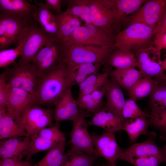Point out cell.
<instances>
[{
    "instance_id": "cell-1",
    "label": "cell",
    "mask_w": 166,
    "mask_h": 166,
    "mask_svg": "<svg viewBox=\"0 0 166 166\" xmlns=\"http://www.w3.org/2000/svg\"><path fill=\"white\" fill-rule=\"evenodd\" d=\"M72 87L67 65L63 61L40 78L35 94L37 105L55 106L68 89Z\"/></svg>"
},
{
    "instance_id": "cell-2",
    "label": "cell",
    "mask_w": 166,
    "mask_h": 166,
    "mask_svg": "<svg viewBox=\"0 0 166 166\" xmlns=\"http://www.w3.org/2000/svg\"><path fill=\"white\" fill-rule=\"evenodd\" d=\"M63 61L67 65L105 63L113 51V46L72 44L66 46Z\"/></svg>"
},
{
    "instance_id": "cell-3",
    "label": "cell",
    "mask_w": 166,
    "mask_h": 166,
    "mask_svg": "<svg viewBox=\"0 0 166 166\" xmlns=\"http://www.w3.org/2000/svg\"><path fill=\"white\" fill-rule=\"evenodd\" d=\"M154 30L140 23L128 26L114 37L113 46L116 49L134 51L151 45Z\"/></svg>"
},
{
    "instance_id": "cell-4",
    "label": "cell",
    "mask_w": 166,
    "mask_h": 166,
    "mask_svg": "<svg viewBox=\"0 0 166 166\" xmlns=\"http://www.w3.org/2000/svg\"><path fill=\"white\" fill-rule=\"evenodd\" d=\"M36 22L29 25L22 34L23 44L20 58L17 63L18 65L31 63L36 54L42 48L51 41L57 39L43 31Z\"/></svg>"
},
{
    "instance_id": "cell-5",
    "label": "cell",
    "mask_w": 166,
    "mask_h": 166,
    "mask_svg": "<svg viewBox=\"0 0 166 166\" xmlns=\"http://www.w3.org/2000/svg\"><path fill=\"white\" fill-rule=\"evenodd\" d=\"M92 23L114 37L113 32L117 13L115 0H88Z\"/></svg>"
},
{
    "instance_id": "cell-6",
    "label": "cell",
    "mask_w": 166,
    "mask_h": 166,
    "mask_svg": "<svg viewBox=\"0 0 166 166\" xmlns=\"http://www.w3.org/2000/svg\"><path fill=\"white\" fill-rule=\"evenodd\" d=\"M7 74V82L10 88L22 89L35 94L40 77L35 67L31 63L19 65L14 64V67L5 68Z\"/></svg>"
},
{
    "instance_id": "cell-7",
    "label": "cell",
    "mask_w": 166,
    "mask_h": 166,
    "mask_svg": "<svg viewBox=\"0 0 166 166\" xmlns=\"http://www.w3.org/2000/svg\"><path fill=\"white\" fill-rule=\"evenodd\" d=\"M65 45L58 39L49 42L36 54L32 63L40 78L54 66L63 61Z\"/></svg>"
},
{
    "instance_id": "cell-8",
    "label": "cell",
    "mask_w": 166,
    "mask_h": 166,
    "mask_svg": "<svg viewBox=\"0 0 166 166\" xmlns=\"http://www.w3.org/2000/svg\"><path fill=\"white\" fill-rule=\"evenodd\" d=\"M54 113V109H44L36 105L28 109L16 122L29 136L47 127L53 126Z\"/></svg>"
},
{
    "instance_id": "cell-9",
    "label": "cell",
    "mask_w": 166,
    "mask_h": 166,
    "mask_svg": "<svg viewBox=\"0 0 166 166\" xmlns=\"http://www.w3.org/2000/svg\"><path fill=\"white\" fill-rule=\"evenodd\" d=\"M134 52L137 61V67L144 77H154L158 82H166V74L160 65V56L155 46L151 45Z\"/></svg>"
},
{
    "instance_id": "cell-10",
    "label": "cell",
    "mask_w": 166,
    "mask_h": 166,
    "mask_svg": "<svg viewBox=\"0 0 166 166\" xmlns=\"http://www.w3.org/2000/svg\"><path fill=\"white\" fill-rule=\"evenodd\" d=\"M166 13V0H147L136 12L123 20L128 22V26L140 23L155 30Z\"/></svg>"
},
{
    "instance_id": "cell-11",
    "label": "cell",
    "mask_w": 166,
    "mask_h": 166,
    "mask_svg": "<svg viewBox=\"0 0 166 166\" xmlns=\"http://www.w3.org/2000/svg\"><path fill=\"white\" fill-rule=\"evenodd\" d=\"M59 122L56 121L52 126L29 136L30 143L28 152L25 157L26 161L37 153L49 151L65 139V134L59 129Z\"/></svg>"
},
{
    "instance_id": "cell-12",
    "label": "cell",
    "mask_w": 166,
    "mask_h": 166,
    "mask_svg": "<svg viewBox=\"0 0 166 166\" xmlns=\"http://www.w3.org/2000/svg\"><path fill=\"white\" fill-rule=\"evenodd\" d=\"M114 37L92 24L85 25L77 29L64 44L113 46Z\"/></svg>"
},
{
    "instance_id": "cell-13",
    "label": "cell",
    "mask_w": 166,
    "mask_h": 166,
    "mask_svg": "<svg viewBox=\"0 0 166 166\" xmlns=\"http://www.w3.org/2000/svg\"><path fill=\"white\" fill-rule=\"evenodd\" d=\"M86 114L82 112L73 121L69 143L70 149L83 152L88 155H94L95 149L92 139L88 130V124L85 119Z\"/></svg>"
},
{
    "instance_id": "cell-14",
    "label": "cell",
    "mask_w": 166,
    "mask_h": 166,
    "mask_svg": "<svg viewBox=\"0 0 166 166\" xmlns=\"http://www.w3.org/2000/svg\"><path fill=\"white\" fill-rule=\"evenodd\" d=\"M95 149L94 155L105 159L108 163L116 166L119 155L124 150L118 145L115 133L106 132L101 135L95 133L91 135Z\"/></svg>"
},
{
    "instance_id": "cell-15",
    "label": "cell",
    "mask_w": 166,
    "mask_h": 166,
    "mask_svg": "<svg viewBox=\"0 0 166 166\" xmlns=\"http://www.w3.org/2000/svg\"><path fill=\"white\" fill-rule=\"evenodd\" d=\"M37 105L35 95L22 89L10 88L6 108L8 114L17 121L26 111Z\"/></svg>"
},
{
    "instance_id": "cell-16",
    "label": "cell",
    "mask_w": 166,
    "mask_h": 166,
    "mask_svg": "<svg viewBox=\"0 0 166 166\" xmlns=\"http://www.w3.org/2000/svg\"><path fill=\"white\" fill-rule=\"evenodd\" d=\"M37 9L25 0H0L2 13L28 23L36 22L34 18Z\"/></svg>"
},
{
    "instance_id": "cell-17",
    "label": "cell",
    "mask_w": 166,
    "mask_h": 166,
    "mask_svg": "<svg viewBox=\"0 0 166 166\" xmlns=\"http://www.w3.org/2000/svg\"><path fill=\"white\" fill-rule=\"evenodd\" d=\"M30 143V139L29 136L0 140L1 159L22 160L28 152Z\"/></svg>"
},
{
    "instance_id": "cell-18",
    "label": "cell",
    "mask_w": 166,
    "mask_h": 166,
    "mask_svg": "<svg viewBox=\"0 0 166 166\" xmlns=\"http://www.w3.org/2000/svg\"><path fill=\"white\" fill-rule=\"evenodd\" d=\"M55 106L53 119L56 121H73L82 112L73 97L71 88L68 89Z\"/></svg>"
},
{
    "instance_id": "cell-19",
    "label": "cell",
    "mask_w": 166,
    "mask_h": 166,
    "mask_svg": "<svg viewBox=\"0 0 166 166\" xmlns=\"http://www.w3.org/2000/svg\"><path fill=\"white\" fill-rule=\"evenodd\" d=\"M106 106L121 120L123 126L125 122L122 115L126 100L120 86L110 78L106 85Z\"/></svg>"
},
{
    "instance_id": "cell-20",
    "label": "cell",
    "mask_w": 166,
    "mask_h": 166,
    "mask_svg": "<svg viewBox=\"0 0 166 166\" xmlns=\"http://www.w3.org/2000/svg\"><path fill=\"white\" fill-rule=\"evenodd\" d=\"M30 23L1 13L0 36L6 37L13 44L18 43L24 30Z\"/></svg>"
},
{
    "instance_id": "cell-21",
    "label": "cell",
    "mask_w": 166,
    "mask_h": 166,
    "mask_svg": "<svg viewBox=\"0 0 166 166\" xmlns=\"http://www.w3.org/2000/svg\"><path fill=\"white\" fill-rule=\"evenodd\" d=\"M87 122L88 125L98 126L106 132L115 133L122 129L123 124L120 119L106 106L95 113L93 118Z\"/></svg>"
},
{
    "instance_id": "cell-22",
    "label": "cell",
    "mask_w": 166,
    "mask_h": 166,
    "mask_svg": "<svg viewBox=\"0 0 166 166\" xmlns=\"http://www.w3.org/2000/svg\"><path fill=\"white\" fill-rule=\"evenodd\" d=\"M34 19L43 31L59 40V26L55 15L42 1L39 2Z\"/></svg>"
},
{
    "instance_id": "cell-23",
    "label": "cell",
    "mask_w": 166,
    "mask_h": 166,
    "mask_svg": "<svg viewBox=\"0 0 166 166\" xmlns=\"http://www.w3.org/2000/svg\"><path fill=\"white\" fill-rule=\"evenodd\" d=\"M123 154L132 157H143L155 156L166 162V156L163 151L158 147L154 140L149 138L143 142L135 143L124 150Z\"/></svg>"
},
{
    "instance_id": "cell-24",
    "label": "cell",
    "mask_w": 166,
    "mask_h": 166,
    "mask_svg": "<svg viewBox=\"0 0 166 166\" xmlns=\"http://www.w3.org/2000/svg\"><path fill=\"white\" fill-rule=\"evenodd\" d=\"M55 16L59 26V40L65 44L74 31L81 26V22L79 18L72 14L69 8Z\"/></svg>"
},
{
    "instance_id": "cell-25",
    "label": "cell",
    "mask_w": 166,
    "mask_h": 166,
    "mask_svg": "<svg viewBox=\"0 0 166 166\" xmlns=\"http://www.w3.org/2000/svg\"><path fill=\"white\" fill-rule=\"evenodd\" d=\"M109 76L120 87L128 91L143 76L134 67L108 70Z\"/></svg>"
},
{
    "instance_id": "cell-26",
    "label": "cell",
    "mask_w": 166,
    "mask_h": 166,
    "mask_svg": "<svg viewBox=\"0 0 166 166\" xmlns=\"http://www.w3.org/2000/svg\"><path fill=\"white\" fill-rule=\"evenodd\" d=\"M102 65L93 63L67 65L71 86L79 85L90 76L98 73Z\"/></svg>"
},
{
    "instance_id": "cell-27",
    "label": "cell",
    "mask_w": 166,
    "mask_h": 166,
    "mask_svg": "<svg viewBox=\"0 0 166 166\" xmlns=\"http://www.w3.org/2000/svg\"><path fill=\"white\" fill-rule=\"evenodd\" d=\"M106 63L117 69L135 68L138 65L134 52L118 49L112 53Z\"/></svg>"
},
{
    "instance_id": "cell-28",
    "label": "cell",
    "mask_w": 166,
    "mask_h": 166,
    "mask_svg": "<svg viewBox=\"0 0 166 166\" xmlns=\"http://www.w3.org/2000/svg\"><path fill=\"white\" fill-rule=\"evenodd\" d=\"M150 124L146 117H140L127 120L122 129L128 134L131 143L135 142L141 134L148 135V128Z\"/></svg>"
},
{
    "instance_id": "cell-29",
    "label": "cell",
    "mask_w": 166,
    "mask_h": 166,
    "mask_svg": "<svg viewBox=\"0 0 166 166\" xmlns=\"http://www.w3.org/2000/svg\"><path fill=\"white\" fill-rule=\"evenodd\" d=\"M109 74L107 70L102 73H94L85 79L79 85L78 96L89 94L105 85L109 81Z\"/></svg>"
},
{
    "instance_id": "cell-30",
    "label": "cell",
    "mask_w": 166,
    "mask_h": 166,
    "mask_svg": "<svg viewBox=\"0 0 166 166\" xmlns=\"http://www.w3.org/2000/svg\"><path fill=\"white\" fill-rule=\"evenodd\" d=\"M28 135L23 128L7 113L0 119V139L24 137Z\"/></svg>"
},
{
    "instance_id": "cell-31",
    "label": "cell",
    "mask_w": 166,
    "mask_h": 166,
    "mask_svg": "<svg viewBox=\"0 0 166 166\" xmlns=\"http://www.w3.org/2000/svg\"><path fill=\"white\" fill-rule=\"evenodd\" d=\"M65 144L64 139L49 150L41 160L32 166H62L65 158Z\"/></svg>"
},
{
    "instance_id": "cell-32",
    "label": "cell",
    "mask_w": 166,
    "mask_h": 166,
    "mask_svg": "<svg viewBox=\"0 0 166 166\" xmlns=\"http://www.w3.org/2000/svg\"><path fill=\"white\" fill-rule=\"evenodd\" d=\"M158 83L149 77H144L140 79L128 91L130 98L135 101L148 96L153 92Z\"/></svg>"
},
{
    "instance_id": "cell-33",
    "label": "cell",
    "mask_w": 166,
    "mask_h": 166,
    "mask_svg": "<svg viewBox=\"0 0 166 166\" xmlns=\"http://www.w3.org/2000/svg\"><path fill=\"white\" fill-rule=\"evenodd\" d=\"M149 96L151 109L150 115L153 117L166 109V82H158V85Z\"/></svg>"
},
{
    "instance_id": "cell-34",
    "label": "cell",
    "mask_w": 166,
    "mask_h": 166,
    "mask_svg": "<svg viewBox=\"0 0 166 166\" xmlns=\"http://www.w3.org/2000/svg\"><path fill=\"white\" fill-rule=\"evenodd\" d=\"M97 157L95 155L70 149L65 154L62 166H94Z\"/></svg>"
},
{
    "instance_id": "cell-35",
    "label": "cell",
    "mask_w": 166,
    "mask_h": 166,
    "mask_svg": "<svg viewBox=\"0 0 166 166\" xmlns=\"http://www.w3.org/2000/svg\"><path fill=\"white\" fill-rule=\"evenodd\" d=\"M147 0H115L117 13L115 25L116 26L121 21L131 14L136 12L142 5Z\"/></svg>"
},
{
    "instance_id": "cell-36",
    "label": "cell",
    "mask_w": 166,
    "mask_h": 166,
    "mask_svg": "<svg viewBox=\"0 0 166 166\" xmlns=\"http://www.w3.org/2000/svg\"><path fill=\"white\" fill-rule=\"evenodd\" d=\"M68 4L72 14L84 21L85 25L92 24L88 0L64 1Z\"/></svg>"
},
{
    "instance_id": "cell-37",
    "label": "cell",
    "mask_w": 166,
    "mask_h": 166,
    "mask_svg": "<svg viewBox=\"0 0 166 166\" xmlns=\"http://www.w3.org/2000/svg\"><path fill=\"white\" fill-rule=\"evenodd\" d=\"M122 152L119 155L117 160H124L135 166H159L161 163L164 162L161 159L155 156L132 157Z\"/></svg>"
},
{
    "instance_id": "cell-38",
    "label": "cell",
    "mask_w": 166,
    "mask_h": 166,
    "mask_svg": "<svg viewBox=\"0 0 166 166\" xmlns=\"http://www.w3.org/2000/svg\"><path fill=\"white\" fill-rule=\"evenodd\" d=\"M17 46L14 48L2 50L0 52V67L6 68L11 63H15V60L21 56L23 44V40L20 37Z\"/></svg>"
},
{
    "instance_id": "cell-39",
    "label": "cell",
    "mask_w": 166,
    "mask_h": 166,
    "mask_svg": "<svg viewBox=\"0 0 166 166\" xmlns=\"http://www.w3.org/2000/svg\"><path fill=\"white\" fill-rule=\"evenodd\" d=\"M122 115L126 121L127 119L150 117V115L146 113L139 107L135 100L130 98L126 100L123 110Z\"/></svg>"
},
{
    "instance_id": "cell-40",
    "label": "cell",
    "mask_w": 166,
    "mask_h": 166,
    "mask_svg": "<svg viewBox=\"0 0 166 166\" xmlns=\"http://www.w3.org/2000/svg\"><path fill=\"white\" fill-rule=\"evenodd\" d=\"M10 88L7 82L6 70L0 75V108H6Z\"/></svg>"
},
{
    "instance_id": "cell-41",
    "label": "cell",
    "mask_w": 166,
    "mask_h": 166,
    "mask_svg": "<svg viewBox=\"0 0 166 166\" xmlns=\"http://www.w3.org/2000/svg\"><path fill=\"white\" fill-rule=\"evenodd\" d=\"M149 118L150 124L166 133V109L158 114Z\"/></svg>"
},
{
    "instance_id": "cell-42",
    "label": "cell",
    "mask_w": 166,
    "mask_h": 166,
    "mask_svg": "<svg viewBox=\"0 0 166 166\" xmlns=\"http://www.w3.org/2000/svg\"><path fill=\"white\" fill-rule=\"evenodd\" d=\"M32 163L28 161L17 160L10 159H0V166H32Z\"/></svg>"
},
{
    "instance_id": "cell-43",
    "label": "cell",
    "mask_w": 166,
    "mask_h": 166,
    "mask_svg": "<svg viewBox=\"0 0 166 166\" xmlns=\"http://www.w3.org/2000/svg\"><path fill=\"white\" fill-rule=\"evenodd\" d=\"M154 41L155 47L159 55L160 56L161 50L166 49V33L154 37Z\"/></svg>"
},
{
    "instance_id": "cell-44",
    "label": "cell",
    "mask_w": 166,
    "mask_h": 166,
    "mask_svg": "<svg viewBox=\"0 0 166 166\" xmlns=\"http://www.w3.org/2000/svg\"><path fill=\"white\" fill-rule=\"evenodd\" d=\"M107 83L101 88L94 91L90 94L93 100L104 104L103 99L106 94Z\"/></svg>"
},
{
    "instance_id": "cell-45",
    "label": "cell",
    "mask_w": 166,
    "mask_h": 166,
    "mask_svg": "<svg viewBox=\"0 0 166 166\" xmlns=\"http://www.w3.org/2000/svg\"><path fill=\"white\" fill-rule=\"evenodd\" d=\"M46 4L48 8L55 12L57 14L61 13V0H45Z\"/></svg>"
},
{
    "instance_id": "cell-46",
    "label": "cell",
    "mask_w": 166,
    "mask_h": 166,
    "mask_svg": "<svg viewBox=\"0 0 166 166\" xmlns=\"http://www.w3.org/2000/svg\"><path fill=\"white\" fill-rule=\"evenodd\" d=\"M166 33V13L154 30V36H156Z\"/></svg>"
},
{
    "instance_id": "cell-47",
    "label": "cell",
    "mask_w": 166,
    "mask_h": 166,
    "mask_svg": "<svg viewBox=\"0 0 166 166\" xmlns=\"http://www.w3.org/2000/svg\"><path fill=\"white\" fill-rule=\"evenodd\" d=\"M92 99L91 95L89 94L78 96L76 101L79 108L84 109L86 104Z\"/></svg>"
},
{
    "instance_id": "cell-48",
    "label": "cell",
    "mask_w": 166,
    "mask_h": 166,
    "mask_svg": "<svg viewBox=\"0 0 166 166\" xmlns=\"http://www.w3.org/2000/svg\"><path fill=\"white\" fill-rule=\"evenodd\" d=\"M160 65L163 70L166 71V57L162 61H161Z\"/></svg>"
},
{
    "instance_id": "cell-49",
    "label": "cell",
    "mask_w": 166,
    "mask_h": 166,
    "mask_svg": "<svg viewBox=\"0 0 166 166\" xmlns=\"http://www.w3.org/2000/svg\"><path fill=\"white\" fill-rule=\"evenodd\" d=\"M102 166H114L108 163L107 164H103Z\"/></svg>"
},
{
    "instance_id": "cell-50",
    "label": "cell",
    "mask_w": 166,
    "mask_h": 166,
    "mask_svg": "<svg viewBox=\"0 0 166 166\" xmlns=\"http://www.w3.org/2000/svg\"><path fill=\"white\" fill-rule=\"evenodd\" d=\"M164 152L166 156V145L164 146Z\"/></svg>"
}]
</instances>
